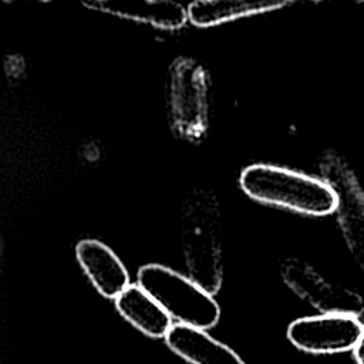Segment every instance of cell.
Here are the masks:
<instances>
[{
    "label": "cell",
    "mask_w": 364,
    "mask_h": 364,
    "mask_svg": "<svg viewBox=\"0 0 364 364\" xmlns=\"http://www.w3.org/2000/svg\"><path fill=\"white\" fill-rule=\"evenodd\" d=\"M75 257L84 273L107 299H117L132 283L117 253L97 239H82L75 246Z\"/></svg>",
    "instance_id": "obj_9"
},
{
    "label": "cell",
    "mask_w": 364,
    "mask_h": 364,
    "mask_svg": "<svg viewBox=\"0 0 364 364\" xmlns=\"http://www.w3.org/2000/svg\"><path fill=\"white\" fill-rule=\"evenodd\" d=\"M280 276L286 286L320 313L360 316L364 311L363 297L338 283L324 277L307 262L287 257L280 264Z\"/></svg>",
    "instance_id": "obj_6"
},
{
    "label": "cell",
    "mask_w": 364,
    "mask_h": 364,
    "mask_svg": "<svg viewBox=\"0 0 364 364\" xmlns=\"http://www.w3.org/2000/svg\"><path fill=\"white\" fill-rule=\"evenodd\" d=\"M138 284L179 324L208 330L219 321L220 307L213 294L188 274L159 263H149L139 267Z\"/></svg>",
    "instance_id": "obj_4"
},
{
    "label": "cell",
    "mask_w": 364,
    "mask_h": 364,
    "mask_svg": "<svg viewBox=\"0 0 364 364\" xmlns=\"http://www.w3.org/2000/svg\"><path fill=\"white\" fill-rule=\"evenodd\" d=\"M321 179L333 189L337 220L358 267L364 272V191L347 161L327 151L318 162Z\"/></svg>",
    "instance_id": "obj_5"
},
{
    "label": "cell",
    "mask_w": 364,
    "mask_h": 364,
    "mask_svg": "<svg viewBox=\"0 0 364 364\" xmlns=\"http://www.w3.org/2000/svg\"><path fill=\"white\" fill-rule=\"evenodd\" d=\"M166 112L173 135L199 144L209 128V75L192 57H178L168 70Z\"/></svg>",
    "instance_id": "obj_3"
},
{
    "label": "cell",
    "mask_w": 364,
    "mask_h": 364,
    "mask_svg": "<svg viewBox=\"0 0 364 364\" xmlns=\"http://www.w3.org/2000/svg\"><path fill=\"white\" fill-rule=\"evenodd\" d=\"M115 307L127 321L154 338L165 337L173 326L171 316L138 283L115 299Z\"/></svg>",
    "instance_id": "obj_12"
},
{
    "label": "cell",
    "mask_w": 364,
    "mask_h": 364,
    "mask_svg": "<svg viewBox=\"0 0 364 364\" xmlns=\"http://www.w3.org/2000/svg\"><path fill=\"white\" fill-rule=\"evenodd\" d=\"M364 336L357 316L320 313L300 317L287 327V338L297 348L313 354H334L354 350Z\"/></svg>",
    "instance_id": "obj_7"
},
{
    "label": "cell",
    "mask_w": 364,
    "mask_h": 364,
    "mask_svg": "<svg viewBox=\"0 0 364 364\" xmlns=\"http://www.w3.org/2000/svg\"><path fill=\"white\" fill-rule=\"evenodd\" d=\"M165 341L172 351L192 364H245L232 348L202 328L175 323Z\"/></svg>",
    "instance_id": "obj_10"
},
{
    "label": "cell",
    "mask_w": 364,
    "mask_h": 364,
    "mask_svg": "<svg viewBox=\"0 0 364 364\" xmlns=\"http://www.w3.org/2000/svg\"><path fill=\"white\" fill-rule=\"evenodd\" d=\"M286 0H196L188 6L191 24L206 28L290 6Z\"/></svg>",
    "instance_id": "obj_11"
},
{
    "label": "cell",
    "mask_w": 364,
    "mask_h": 364,
    "mask_svg": "<svg viewBox=\"0 0 364 364\" xmlns=\"http://www.w3.org/2000/svg\"><path fill=\"white\" fill-rule=\"evenodd\" d=\"M179 232L188 276L210 294L223 282L222 213L209 189L191 191L181 208Z\"/></svg>",
    "instance_id": "obj_1"
},
{
    "label": "cell",
    "mask_w": 364,
    "mask_h": 364,
    "mask_svg": "<svg viewBox=\"0 0 364 364\" xmlns=\"http://www.w3.org/2000/svg\"><path fill=\"white\" fill-rule=\"evenodd\" d=\"M353 351H354V357H355L357 363L358 364H364V336H363V338L360 340V343L355 346V348Z\"/></svg>",
    "instance_id": "obj_13"
},
{
    "label": "cell",
    "mask_w": 364,
    "mask_h": 364,
    "mask_svg": "<svg viewBox=\"0 0 364 364\" xmlns=\"http://www.w3.org/2000/svg\"><path fill=\"white\" fill-rule=\"evenodd\" d=\"M82 6L166 31L179 30L189 23L188 7L172 0H92L82 1Z\"/></svg>",
    "instance_id": "obj_8"
},
{
    "label": "cell",
    "mask_w": 364,
    "mask_h": 364,
    "mask_svg": "<svg viewBox=\"0 0 364 364\" xmlns=\"http://www.w3.org/2000/svg\"><path fill=\"white\" fill-rule=\"evenodd\" d=\"M243 192L262 203L307 216L336 212L337 199L321 178L273 164L246 166L239 178Z\"/></svg>",
    "instance_id": "obj_2"
}]
</instances>
